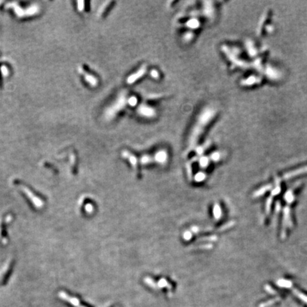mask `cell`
Masks as SVG:
<instances>
[{
  "mask_svg": "<svg viewBox=\"0 0 307 307\" xmlns=\"http://www.w3.org/2000/svg\"><path fill=\"white\" fill-rule=\"evenodd\" d=\"M218 114V110L212 105L205 106L198 114L188 138L189 148L196 145L197 142L213 123Z\"/></svg>",
  "mask_w": 307,
  "mask_h": 307,
  "instance_id": "cell-1",
  "label": "cell"
},
{
  "mask_svg": "<svg viewBox=\"0 0 307 307\" xmlns=\"http://www.w3.org/2000/svg\"><path fill=\"white\" fill-rule=\"evenodd\" d=\"M127 99L128 97L127 92L123 91L120 92L114 103L105 110V118L110 120L115 117L118 112L123 110L126 105H127Z\"/></svg>",
  "mask_w": 307,
  "mask_h": 307,
  "instance_id": "cell-2",
  "label": "cell"
},
{
  "mask_svg": "<svg viewBox=\"0 0 307 307\" xmlns=\"http://www.w3.org/2000/svg\"><path fill=\"white\" fill-rule=\"evenodd\" d=\"M7 6L9 7H12L16 15L19 16V17H22V16H25L35 15L37 13H38V11H39V7H38V5L36 4L31 5V7H29V8L26 9L21 8L18 5L14 3H9Z\"/></svg>",
  "mask_w": 307,
  "mask_h": 307,
  "instance_id": "cell-3",
  "label": "cell"
},
{
  "mask_svg": "<svg viewBox=\"0 0 307 307\" xmlns=\"http://www.w3.org/2000/svg\"><path fill=\"white\" fill-rule=\"evenodd\" d=\"M138 114L142 117L146 118V119H153L156 116L157 112L154 108L151 105L142 103L139 105L137 110Z\"/></svg>",
  "mask_w": 307,
  "mask_h": 307,
  "instance_id": "cell-4",
  "label": "cell"
},
{
  "mask_svg": "<svg viewBox=\"0 0 307 307\" xmlns=\"http://www.w3.org/2000/svg\"><path fill=\"white\" fill-rule=\"evenodd\" d=\"M147 67L146 66V65H143L140 67L137 71L133 73L132 75H130L129 76L127 77V83L128 84H132V83H135L136 81L139 80V79H140L141 77L145 76V75L147 73Z\"/></svg>",
  "mask_w": 307,
  "mask_h": 307,
  "instance_id": "cell-5",
  "label": "cell"
},
{
  "mask_svg": "<svg viewBox=\"0 0 307 307\" xmlns=\"http://www.w3.org/2000/svg\"><path fill=\"white\" fill-rule=\"evenodd\" d=\"M185 27H186L189 31L196 30V29H199L201 27V22L197 18L193 17L191 18H189L188 21L185 22Z\"/></svg>",
  "mask_w": 307,
  "mask_h": 307,
  "instance_id": "cell-6",
  "label": "cell"
},
{
  "mask_svg": "<svg viewBox=\"0 0 307 307\" xmlns=\"http://www.w3.org/2000/svg\"><path fill=\"white\" fill-rule=\"evenodd\" d=\"M204 4L205 5L203 6V13H204L205 15L208 16V18H212V16L214 14L213 5H212V2H210V1L204 2Z\"/></svg>",
  "mask_w": 307,
  "mask_h": 307,
  "instance_id": "cell-7",
  "label": "cell"
},
{
  "mask_svg": "<svg viewBox=\"0 0 307 307\" xmlns=\"http://www.w3.org/2000/svg\"><path fill=\"white\" fill-rule=\"evenodd\" d=\"M84 75L86 80L92 86H96V85H97V79L93 75H89V74H84Z\"/></svg>",
  "mask_w": 307,
  "mask_h": 307,
  "instance_id": "cell-8",
  "label": "cell"
},
{
  "mask_svg": "<svg viewBox=\"0 0 307 307\" xmlns=\"http://www.w3.org/2000/svg\"><path fill=\"white\" fill-rule=\"evenodd\" d=\"M138 98L135 95L129 96L127 99V105L131 107H136L138 105Z\"/></svg>",
  "mask_w": 307,
  "mask_h": 307,
  "instance_id": "cell-9",
  "label": "cell"
},
{
  "mask_svg": "<svg viewBox=\"0 0 307 307\" xmlns=\"http://www.w3.org/2000/svg\"><path fill=\"white\" fill-rule=\"evenodd\" d=\"M194 37V33L192 31H188L184 35V40L186 42H190Z\"/></svg>",
  "mask_w": 307,
  "mask_h": 307,
  "instance_id": "cell-10",
  "label": "cell"
},
{
  "mask_svg": "<svg viewBox=\"0 0 307 307\" xmlns=\"http://www.w3.org/2000/svg\"><path fill=\"white\" fill-rule=\"evenodd\" d=\"M149 75L154 79H158L160 76V73L156 69H153L150 71Z\"/></svg>",
  "mask_w": 307,
  "mask_h": 307,
  "instance_id": "cell-11",
  "label": "cell"
},
{
  "mask_svg": "<svg viewBox=\"0 0 307 307\" xmlns=\"http://www.w3.org/2000/svg\"><path fill=\"white\" fill-rule=\"evenodd\" d=\"M285 198H286V200L288 201V202H292V201H293V199H294L293 194H292V193H290V192H288V193H286V194Z\"/></svg>",
  "mask_w": 307,
  "mask_h": 307,
  "instance_id": "cell-12",
  "label": "cell"
},
{
  "mask_svg": "<svg viewBox=\"0 0 307 307\" xmlns=\"http://www.w3.org/2000/svg\"><path fill=\"white\" fill-rule=\"evenodd\" d=\"M84 9V1H77V9L80 12L83 10Z\"/></svg>",
  "mask_w": 307,
  "mask_h": 307,
  "instance_id": "cell-13",
  "label": "cell"
},
{
  "mask_svg": "<svg viewBox=\"0 0 307 307\" xmlns=\"http://www.w3.org/2000/svg\"><path fill=\"white\" fill-rule=\"evenodd\" d=\"M1 73H2V74L4 76H7V75H9V70L8 68H7V67H5V66H2L1 67Z\"/></svg>",
  "mask_w": 307,
  "mask_h": 307,
  "instance_id": "cell-14",
  "label": "cell"
}]
</instances>
